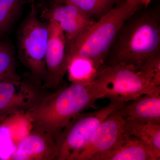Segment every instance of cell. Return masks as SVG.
Listing matches in <instances>:
<instances>
[{"instance_id": "obj_21", "label": "cell", "mask_w": 160, "mask_h": 160, "mask_svg": "<svg viewBox=\"0 0 160 160\" xmlns=\"http://www.w3.org/2000/svg\"><path fill=\"white\" fill-rule=\"evenodd\" d=\"M36 0H24L25 4H32L34 3Z\"/></svg>"}, {"instance_id": "obj_8", "label": "cell", "mask_w": 160, "mask_h": 160, "mask_svg": "<svg viewBox=\"0 0 160 160\" xmlns=\"http://www.w3.org/2000/svg\"><path fill=\"white\" fill-rule=\"evenodd\" d=\"M121 106L100 124L88 145L75 160H93L113 150L121 142L126 132L124 126L126 120Z\"/></svg>"}, {"instance_id": "obj_16", "label": "cell", "mask_w": 160, "mask_h": 160, "mask_svg": "<svg viewBox=\"0 0 160 160\" xmlns=\"http://www.w3.org/2000/svg\"><path fill=\"white\" fill-rule=\"evenodd\" d=\"M57 4L76 6L95 20H98L115 6L118 0H55Z\"/></svg>"}, {"instance_id": "obj_10", "label": "cell", "mask_w": 160, "mask_h": 160, "mask_svg": "<svg viewBox=\"0 0 160 160\" xmlns=\"http://www.w3.org/2000/svg\"><path fill=\"white\" fill-rule=\"evenodd\" d=\"M41 18L53 21L63 30L67 44L91 26L96 21L76 6L57 4L43 10Z\"/></svg>"}, {"instance_id": "obj_20", "label": "cell", "mask_w": 160, "mask_h": 160, "mask_svg": "<svg viewBox=\"0 0 160 160\" xmlns=\"http://www.w3.org/2000/svg\"><path fill=\"white\" fill-rule=\"evenodd\" d=\"M139 1L142 3L143 6L147 7L151 3L152 0H139Z\"/></svg>"}, {"instance_id": "obj_2", "label": "cell", "mask_w": 160, "mask_h": 160, "mask_svg": "<svg viewBox=\"0 0 160 160\" xmlns=\"http://www.w3.org/2000/svg\"><path fill=\"white\" fill-rule=\"evenodd\" d=\"M142 6L139 0H125L115 6L67 44L68 54L88 58L103 68L120 29Z\"/></svg>"}, {"instance_id": "obj_9", "label": "cell", "mask_w": 160, "mask_h": 160, "mask_svg": "<svg viewBox=\"0 0 160 160\" xmlns=\"http://www.w3.org/2000/svg\"><path fill=\"white\" fill-rule=\"evenodd\" d=\"M49 38L46 54L47 76L42 87L57 89L67 72L69 61L67 42L63 30L53 21H47Z\"/></svg>"}, {"instance_id": "obj_17", "label": "cell", "mask_w": 160, "mask_h": 160, "mask_svg": "<svg viewBox=\"0 0 160 160\" xmlns=\"http://www.w3.org/2000/svg\"><path fill=\"white\" fill-rule=\"evenodd\" d=\"M24 0H0V39L20 15Z\"/></svg>"}, {"instance_id": "obj_12", "label": "cell", "mask_w": 160, "mask_h": 160, "mask_svg": "<svg viewBox=\"0 0 160 160\" xmlns=\"http://www.w3.org/2000/svg\"><path fill=\"white\" fill-rule=\"evenodd\" d=\"M121 106L127 121L160 124V93L143 95Z\"/></svg>"}, {"instance_id": "obj_6", "label": "cell", "mask_w": 160, "mask_h": 160, "mask_svg": "<svg viewBox=\"0 0 160 160\" xmlns=\"http://www.w3.org/2000/svg\"><path fill=\"white\" fill-rule=\"evenodd\" d=\"M106 85V98L124 103L143 95L160 93L139 70L123 63L104 66L100 72Z\"/></svg>"}, {"instance_id": "obj_11", "label": "cell", "mask_w": 160, "mask_h": 160, "mask_svg": "<svg viewBox=\"0 0 160 160\" xmlns=\"http://www.w3.org/2000/svg\"><path fill=\"white\" fill-rule=\"evenodd\" d=\"M55 139L47 132L32 128L30 133L19 142L10 159L56 160Z\"/></svg>"}, {"instance_id": "obj_7", "label": "cell", "mask_w": 160, "mask_h": 160, "mask_svg": "<svg viewBox=\"0 0 160 160\" xmlns=\"http://www.w3.org/2000/svg\"><path fill=\"white\" fill-rule=\"evenodd\" d=\"M44 94L40 86L23 79L14 72L0 80V118L26 112Z\"/></svg>"}, {"instance_id": "obj_3", "label": "cell", "mask_w": 160, "mask_h": 160, "mask_svg": "<svg viewBox=\"0 0 160 160\" xmlns=\"http://www.w3.org/2000/svg\"><path fill=\"white\" fill-rule=\"evenodd\" d=\"M133 15L123 24L110 47L112 59L109 65L123 63L138 70L160 53V26L151 14Z\"/></svg>"}, {"instance_id": "obj_1", "label": "cell", "mask_w": 160, "mask_h": 160, "mask_svg": "<svg viewBox=\"0 0 160 160\" xmlns=\"http://www.w3.org/2000/svg\"><path fill=\"white\" fill-rule=\"evenodd\" d=\"M106 85L99 75L90 82L71 83L44 95L32 108L23 113L32 128L40 129L56 140L59 134L76 117L106 98Z\"/></svg>"}, {"instance_id": "obj_5", "label": "cell", "mask_w": 160, "mask_h": 160, "mask_svg": "<svg viewBox=\"0 0 160 160\" xmlns=\"http://www.w3.org/2000/svg\"><path fill=\"white\" fill-rule=\"evenodd\" d=\"M107 106L91 112L80 113L57 138L56 160H75L89 141L100 124L124 102L110 100Z\"/></svg>"}, {"instance_id": "obj_4", "label": "cell", "mask_w": 160, "mask_h": 160, "mask_svg": "<svg viewBox=\"0 0 160 160\" xmlns=\"http://www.w3.org/2000/svg\"><path fill=\"white\" fill-rule=\"evenodd\" d=\"M40 19L34 3L18 32V57L30 72L32 81L43 86L47 76L46 54L49 38L48 22Z\"/></svg>"}, {"instance_id": "obj_14", "label": "cell", "mask_w": 160, "mask_h": 160, "mask_svg": "<svg viewBox=\"0 0 160 160\" xmlns=\"http://www.w3.org/2000/svg\"><path fill=\"white\" fill-rule=\"evenodd\" d=\"M124 126L127 134L142 140L160 159V124L126 120Z\"/></svg>"}, {"instance_id": "obj_18", "label": "cell", "mask_w": 160, "mask_h": 160, "mask_svg": "<svg viewBox=\"0 0 160 160\" xmlns=\"http://www.w3.org/2000/svg\"><path fill=\"white\" fill-rule=\"evenodd\" d=\"M14 49L7 41L0 42V80L15 72Z\"/></svg>"}, {"instance_id": "obj_15", "label": "cell", "mask_w": 160, "mask_h": 160, "mask_svg": "<svg viewBox=\"0 0 160 160\" xmlns=\"http://www.w3.org/2000/svg\"><path fill=\"white\" fill-rule=\"evenodd\" d=\"M67 72L71 83L90 82L98 76L102 68L88 58L69 55Z\"/></svg>"}, {"instance_id": "obj_13", "label": "cell", "mask_w": 160, "mask_h": 160, "mask_svg": "<svg viewBox=\"0 0 160 160\" xmlns=\"http://www.w3.org/2000/svg\"><path fill=\"white\" fill-rule=\"evenodd\" d=\"M93 160H158L142 140L126 133L122 141L113 150Z\"/></svg>"}, {"instance_id": "obj_19", "label": "cell", "mask_w": 160, "mask_h": 160, "mask_svg": "<svg viewBox=\"0 0 160 160\" xmlns=\"http://www.w3.org/2000/svg\"><path fill=\"white\" fill-rule=\"evenodd\" d=\"M138 70L153 86L160 87V53L149 58Z\"/></svg>"}]
</instances>
